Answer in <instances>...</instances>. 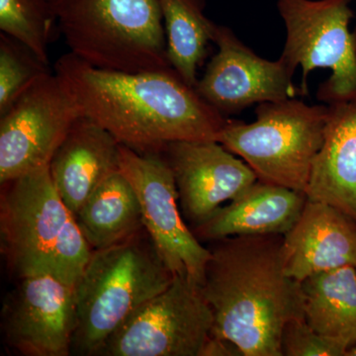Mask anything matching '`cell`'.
I'll use <instances>...</instances> for the list:
<instances>
[{
	"label": "cell",
	"instance_id": "obj_1",
	"mask_svg": "<svg viewBox=\"0 0 356 356\" xmlns=\"http://www.w3.org/2000/svg\"><path fill=\"white\" fill-rule=\"evenodd\" d=\"M54 72L83 116L140 154L161 153L179 140H217L228 121L175 70L99 69L69 51L58 58Z\"/></svg>",
	"mask_w": 356,
	"mask_h": 356
},
{
	"label": "cell",
	"instance_id": "obj_2",
	"mask_svg": "<svg viewBox=\"0 0 356 356\" xmlns=\"http://www.w3.org/2000/svg\"><path fill=\"white\" fill-rule=\"evenodd\" d=\"M283 236H236L211 242L200 290L214 317L212 337L243 356H283L288 323L304 318L301 282L285 273Z\"/></svg>",
	"mask_w": 356,
	"mask_h": 356
},
{
	"label": "cell",
	"instance_id": "obj_3",
	"mask_svg": "<svg viewBox=\"0 0 356 356\" xmlns=\"http://www.w3.org/2000/svg\"><path fill=\"white\" fill-rule=\"evenodd\" d=\"M175 276L145 227L116 245L93 250L74 287L72 355L97 356L110 336Z\"/></svg>",
	"mask_w": 356,
	"mask_h": 356
},
{
	"label": "cell",
	"instance_id": "obj_4",
	"mask_svg": "<svg viewBox=\"0 0 356 356\" xmlns=\"http://www.w3.org/2000/svg\"><path fill=\"white\" fill-rule=\"evenodd\" d=\"M70 53L99 69L175 70L159 0H50Z\"/></svg>",
	"mask_w": 356,
	"mask_h": 356
},
{
	"label": "cell",
	"instance_id": "obj_5",
	"mask_svg": "<svg viewBox=\"0 0 356 356\" xmlns=\"http://www.w3.org/2000/svg\"><path fill=\"white\" fill-rule=\"evenodd\" d=\"M329 111V105L296 98L261 103L252 123L228 119L217 142L240 156L261 181L305 193Z\"/></svg>",
	"mask_w": 356,
	"mask_h": 356
},
{
	"label": "cell",
	"instance_id": "obj_6",
	"mask_svg": "<svg viewBox=\"0 0 356 356\" xmlns=\"http://www.w3.org/2000/svg\"><path fill=\"white\" fill-rule=\"evenodd\" d=\"M355 0H277L286 29L280 60L302 69L301 95H308L312 70H331L318 90L325 104L356 102V31L350 32Z\"/></svg>",
	"mask_w": 356,
	"mask_h": 356
},
{
	"label": "cell",
	"instance_id": "obj_7",
	"mask_svg": "<svg viewBox=\"0 0 356 356\" xmlns=\"http://www.w3.org/2000/svg\"><path fill=\"white\" fill-rule=\"evenodd\" d=\"M72 217L53 184L49 165L1 184V252L18 280L54 276L56 248Z\"/></svg>",
	"mask_w": 356,
	"mask_h": 356
},
{
	"label": "cell",
	"instance_id": "obj_8",
	"mask_svg": "<svg viewBox=\"0 0 356 356\" xmlns=\"http://www.w3.org/2000/svg\"><path fill=\"white\" fill-rule=\"evenodd\" d=\"M213 324L200 286L175 275L110 336L97 356H202Z\"/></svg>",
	"mask_w": 356,
	"mask_h": 356
},
{
	"label": "cell",
	"instance_id": "obj_9",
	"mask_svg": "<svg viewBox=\"0 0 356 356\" xmlns=\"http://www.w3.org/2000/svg\"><path fill=\"white\" fill-rule=\"evenodd\" d=\"M119 170L137 194L144 227L166 266L175 275L186 276L201 286L211 252L185 222L175 177L163 154H140L120 144Z\"/></svg>",
	"mask_w": 356,
	"mask_h": 356
},
{
	"label": "cell",
	"instance_id": "obj_10",
	"mask_svg": "<svg viewBox=\"0 0 356 356\" xmlns=\"http://www.w3.org/2000/svg\"><path fill=\"white\" fill-rule=\"evenodd\" d=\"M81 111L55 72L40 77L0 116V184L49 165Z\"/></svg>",
	"mask_w": 356,
	"mask_h": 356
},
{
	"label": "cell",
	"instance_id": "obj_11",
	"mask_svg": "<svg viewBox=\"0 0 356 356\" xmlns=\"http://www.w3.org/2000/svg\"><path fill=\"white\" fill-rule=\"evenodd\" d=\"M213 43L217 53L194 88L222 116L301 95L293 83L294 72L280 58L259 57L227 26H215Z\"/></svg>",
	"mask_w": 356,
	"mask_h": 356
},
{
	"label": "cell",
	"instance_id": "obj_12",
	"mask_svg": "<svg viewBox=\"0 0 356 356\" xmlns=\"http://www.w3.org/2000/svg\"><path fill=\"white\" fill-rule=\"evenodd\" d=\"M76 325L74 287L50 274L20 278L1 313L4 341L24 356H69Z\"/></svg>",
	"mask_w": 356,
	"mask_h": 356
},
{
	"label": "cell",
	"instance_id": "obj_13",
	"mask_svg": "<svg viewBox=\"0 0 356 356\" xmlns=\"http://www.w3.org/2000/svg\"><path fill=\"white\" fill-rule=\"evenodd\" d=\"M175 177L178 201L191 229L257 182L254 170L217 140H179L161 152Z\"/></svg>",
	"mask_w": 356,
	"mask_h": 356
},
{
	"label": "cell",
	"instance_id": "obj_14",
	"mask_svg": "<svg viewBox=\"0 0 356 356\" xmlns=\"http://www.w3.org/2000/svg\"><path fill=\"white\" fill-rule=\"evenodd\" d=\"M285 273L302 282L313 274L356 267V220L330 204L307 200L283 236Z\"/></svg>",
	"mask_w": 356,
	"mask_h": 356
},
{
	"label": "cell",
	"instance_id": "obj_15",
	"mask_svg": "<svg viewBox=\"0 0 356 356\" xmlns=\"http://www.w3.org/2000/svg\"><path fill=\"white\" fill-rule=\"evenodd\" d=\"M120 143L81 115L54 154L49 170L58 195L72 214L112 173L119 172Z\"/></svg>",
	"mask_w": 356,
	"mask_h": 356
},
{
	"label": "cell",
	"instance_id": "obj_16",
	"mask_svg": "<svg viewBox=\"0 0 356 356\" xmlns=\"http://www.w3.org/2000/svg\"><path fill=\"white\" fill-rule=\"evenodd\" d=\"M307 200L304 192L257 180L192 231L200 242L236 236H284L301 216Z\"/></svg>",
	"mask_w": 356,
	"mask_h": 356
},
{
	"label": "cell",
	"instance_id": "obj_17",
	"mask_svg": "<svg viewBox=\"0 0 356 356\" xmlns=\"http://www.w3.org/2000/svg\"><path fill=\"white\" fill-rule=\"evenodd\" d=\"M329 110L305 194L356 220V102L329 105Z\"/></svg>",
	"mask_w": 356,
	"mask_h": 356
},
{
	"label": "cell",
	"instance_id": "obj_18",
	"mask_svg": "<svg viewBox=\"0 0 356 356\" xmlns=\"http://www.w3.org/2000/svg\"><path fill=\"white\" fill-rule=\"evenodd\" d=\"M301 287L306 322L348 353L356 344V267L313 274Z\"/></svg>",
	"mask_w": 356,
	"mask_h": 356
},
{
	"label": "cell",
	"instance_id": "obj_19",
	"mask_svg": "<svg viewBox=\"0 0 356 356\" xmlns=\"http://www.w3.org/2000/svg\"><path fill=\"white\" fill-rule=\"evenodd\" d=\"M74 219L93 250L116 245L144 228L139 199L120 170L93 191Z\"/></svg>",
	"mask_w": 356,
	"mask_h": 356
},
{
	"label": "cell",
	"instance_id": "obj_20",
	"mask_svg": "<svg viewBox=\"0 0 356 356\" xmlns=\"http://www.w3.org/2000/svg\"><path fill=\"white\" fill-rule=\"evenodd\" d=\"M170 64L192 88L213 43L216 23L205 15L206 0H159Z\"/></svg>",
	"mask_w": 356,
	"mask_h": 356
},
{
	"label": "cell",
	"instance_id": "obj_21",
	"mask_svg": "<svg viewBox=\"0 0 356 356\" xmlns=\"http://www.w3.org/2000/svg\"><path fill=\"white\" fill-rule=\"evenodd\" d=\"M0 30L50 65L48 47L58 30L50 0H0Z\"/></svg>",
	"mask_w": 356,
	"mask_h": 356
},
{
	"label": "cell",
	"instance_id": "obj_22",
	"mask_svg": "<svg viewBox=\"0 0 356 356\" xmlns=\"http://www.w3.org/2000/svg\"><path fill=\"white\" fill-rule=\"evenodd\" d=\"M27 47L0 34V116L6 113L23 92L40 77L50 72Z\"/></svg>",
	"mask_w": 356,
	"mask_h": 356
},
{
	"label": "cell",
	"instance_id": "obj_23",
	"mask_svg": "<svg viewBox=\"0 0 356 356\" xmlns=\"http://www.w3.org/2000/svg\"><path fill=\"white\" fill-rule=\"evenodd\" d=\"M283 356H346L341 346L316 332L305 318L288 323L281 336Z\"/></svg>",
	"mask_w": 356,
	"mask_h": 356
},
{
	"label": "cell",
	"instance_id": "obj_24",
	"mask_svg": "<svg viewBox=\"0 0 356 356\" xmlns=\"http://www.w3.org/2000/svg\"><path fill=\"white\" fill-rule=\"evenodd\" d=\"M346 356H356V344L353 346L350 350H348V353H346Z\"/></svg>",
	"mask_w": 356,
	"mask_h": 356
}]
</instances>
